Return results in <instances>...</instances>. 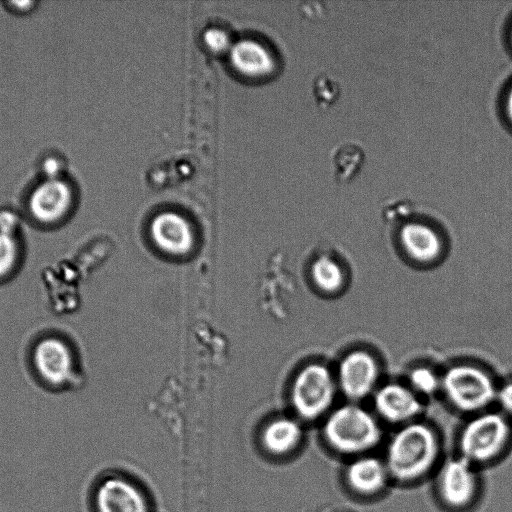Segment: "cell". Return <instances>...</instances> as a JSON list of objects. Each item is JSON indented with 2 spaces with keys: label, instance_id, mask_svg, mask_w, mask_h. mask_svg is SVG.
Masks as SVG:
<instances>
[{
  "label": "cell",
  "instance_id": "6da1fadb",
  "mask_svg": "<svg viewBox=\"0 0 512 512\" xmlns=\"http://www.w3.org/2000/svg\"><path fill=\"white\" fill-rule=\"evenodd\" d=\"M439 456L435 432L424 423L403 425L387 444L384 463L390 478L408 483L425 476Z\"/></svg>",
  "mask_w": 512,
  "mask_h": 512
},
{
  "label": "cell",
  "instance_id": "7a4b0ae2",
  "mask_svg": "<svg viewBox=\"0 0 512 512\" xmlns=\"http://www.w3.org/2000/svg\"><path fill=\"white\" fill-rule=\"evenodd\" d=\"M323 434L334 451L355 457L377 446L382 435L376 419L354 404L335 409L324 424Z\"/></svg>",
  "mask_w": 512,
  "mask_h": 512
},
{
  "label": "cell",
  "instance_id": "3957f363",
  "mask_svg": "<svg viewBox=\"0 0 512 512\" xmlns=\"http://www.w3.org/2000/svg\"><path fill=\"white\" fill-rule=\"evenodd\" d=\"M507 419L494 412L472 418L461 430L459 456L473 465L487 463L500 455L510 439Z\"/></svg>",
  "mask_w": 512,
  "mask_h": 512
},
{
  "label": "cell",
  "instance_id": "277c9868",
  "mask_svg": "<svg viewBox=\"0 0 512 512\" xmlns=\"http://www.w3.org/2000/svg\"><path fill=\"white\" fill-rule=\"evenodd\" d=\"M441 385L451 404L464 412L480 411L497 395L489 375L471 365L461 364L449 368Z\"/></svg>",
  "mask_w": 512,
  "mask_h": 512
},
{
  "label": "cell",
  "instance_id": "5b68a950",
  "mask_svg": "<svg viewBox=\"0 0 512 512\" xmlns=\"http://www.w3.org/2000/svg\"><path fill=\"white\" fill-rule=\"evenodd\" d=\"M334 394L335 383L329 370L320 364H310L295 379L292 399L303 418L315 419L328 410Z\"/></svg>",
  "mask_w": 512,
  "mask_h": 512
},
{
  "label": "cell",
  "instance_id": "8992f818",
  "mask_svg": "<svg viewBox=\"0 0 512 512\" xmlns=\"http://www.w3.org/2000/svg\"><path fill=\"white\" fill-rule=\"evenodd\" d=\"M478 484L475 465L458 456L444 463L438 475L437 488L445 505L461 509L473 502Z\"/></svg>",
  "mask_w": 512,
  "mask_h": 512
},
{
  "label": "cell",
  "instance_id": "52a82bcc",
  "mask_svg": "<svg viewBox=\"0 0 512 512\" xmlns=\"http://www.w3.org/2000/svg\"><path fill=\"white\" fill-rule=\"evenodd\" d=\"M377 379L378 365L366 351H352L339 364V387L349 399L359 400L366 397L373 390Z\"/></svg>",
  "mask_w": 512,
  "mask_h": 512
},
{
  "label": "cell",
  "instance_id": "ba28073f",
  "mask_svg": "<svg viewBox=\"0 0 512 512\" xmlns=\"http://www.w3.org/2000/svg\"><path fill=\"white\" fill-rule=\"evenodd\" d=\"M229 60L240 75L250 79H264L274 71L272 52L263 43L254 39H243L229 49Z\"/></svg>",
  "mask_w": 512,
  "mask_h": 512
},
{
  "label": "cell",
  "instance_id": "9c48e42d",
  "mask_svg": "<svg viewBox=\"0 0 512 512\" xmlns=\"http://www.w3.org/2000/svg\"><path fill=\"white\" fill-rule=\"evenodd\" d=\"M150 229L155 243L168 253L182 255L192 249V228L184 217L175 212L166 211L157 215Z\"/></svg>",
  "mask_w": 512,
  "mask_h": 512
},
{
  "label": "cell",
  "instance_id": "30bf717a",
  "mask_svg": "<svg viewBox=\"0 0 512 512\" xmlns=\"http://www.w3.org/2000/svg\"><path fill=\"white\" fill-rule=\"evenodd\" d=\"M344 475L348 487L363 496L379 493L390 478L384 460L368 454L356 456L347 465Z\"/></svg>",
  "mask_w": 512,
  "mask_h": 512
},
{
  "label": "cell",
  "instance_id": "8fae6325",
  "mask_svg": "<svg viewBox=\"0 0 512 512\" xmlns=\"http://www.w3.org/2000/svg\"><path fill=\"white\" fill-rule=\"evenodd\" d=\"M72 192L68 184L50 178L36 187L30 198V209L36 219L44 223L55 222L68 210Z\"/></svg>",
  "mask_w": 512,
  "mask_h": 512
},
{
  "label": "cell",
  "instance_id": "7c38bea8",
  "mask_svg": "<svg viewBox=\"0 0 512 512\" xmlns=\"http://www.w3.org/2000/svg\"><path fill=\"white\" fill-rule=\"evenodd\" d=\"M374 405L377 413L390 423L408 422L421 410L413 391L395 383L384 385L375 393Z\"/></svg>",
  "mask_w": 512,
  "mask_h": 512
},
{
  "label": "cell",
  "instance_id": "4fadbf2b",
  "mask_svg": "<svg viewBox=\"0 0 512 512\" xmlns=\"http://www.w3.org/2000/svg\"><path fill=\"white\" fill-rule=\"evenodd\" d=\"M34 363L40 375L52 384L64 383L71 377L72 355L59 339L42 340L35 348Z\"/></svg>",
  "mask_w": 512,
  "mask_h": 512
},
{
  "label": "cell",
  "instance_id": "5bb4252c",
  "mask_svg": "<svg viewBox=\"0 0 512 512\" xmlns=\"http://www.w3.org/2000/svg\"><path fill=\"white\" fill-rule=\"evenodd\" d=\"M96 503L99 512H147L140 492L119 478L107 479L99 486Z\"/></svg>",
  "mask_w": 512,
  "mask_h": 512
},
{
  "label": "cell",
  "instance_id": "9a60e30c",
  "mask_svg": "<svg viewBox=\"0 0 512 512\" xmlns=\"http://www.w3.org/2000/svg\"><path fill=\"white\" fill-rule=\"evenodd\" d=\"M399 237L405 252L415 261L431 262L441 253L442 243L439 235L425 223H406L402 226Z\"/></svg>",
  "mask_w": 512,
  "mask_h": 512
},
{
  "label": "cell",
  "instance_id": "2e32d148",
  "mask_svg": "<svg viewBox=\"0 0 512 512\" xmlns=\"http://www.w3.org/2000/svg\"><path fill=\"white\" fill-rule=\"evenodd\" d=\"M302 435L298 423L291 419H277L270 423L264 431L263 442L272 453L282 454L292 450Z\"/></svg>",
  "mask_w": 512,
  "mask_h": 512
},
{
  "label": "cell",
  "instance_id": "e0dca14e",
  "mask_svg": "<svg viewBox=\"0 0 512 512\" xmlns=\"http://www.w3.org/2000/svg\"><path fill=\"white\" fill-rule=\"evenodd\" d=\"M311 270L315 284L325 292L339 290L344 282L341 267L329 257L322 256L316 259Z\"/></svg>",
  "mask_w": 512,
  "mask_h": 512
},
{
  "label": "cell",
  "instance_id": "ac0fdd59",
  "mask_svg": "<svg viewBox=\"0 0 512 512\" xmlns=\"http://www.w3.org/2000/svg\"><path fill=\"white\" fill-rule=\"evenodd\" d=\"M334 165L339 180L352 178L363 164V152L355 144H343L334 154Z\"/></svg>",
  "mask_w": 512,
  "mask_h": 512
},
{
  "label": "cell",
  "instance_id": "d6986e66",
  "mask_svg": "<svg viewBox=\"0 0 512 512\" xmlns=\"http://www.w3.org/2000/svg\"><path fill=\"white\" fill-rule=\"evenodd\" d=\"M411 386L422 394H432L440 386L441 382L437 375L427 367L413 369L409 376Z\"/></svg>",
  "mask_w": 512,
  "mask_h": 512
},
{
  "label": "cell",
  "instance_id": "ffe728a7",
  "mask_svg": "<svg viewBox=\"0 0 512 512\" xmlns=\"http://www.w3.org/2000/svg\"><path fill=\"white\" fill-rule=\"evenodd\" d=\"M17 259V245L8 232H0V277L6 275Z\"/></svg>",
  "mask_w": 512,
  "mask_h": 512
},
{
  "label": "cell",
  "instance_id": "44dd1931",
  "mask_svg": "<svg viewBox=\"0 0 512 512\" xmlns=\"http://www.w3.org/2000/svg\"><path fill=\"white\" fill-rule=\"evenodd\" d=\"M204 41L214 52H222L232 46L228 33L220 28H209L204 34Z\"/></svg>",
  "mask_w": 512,
  "mask_h": 512
},
{
  "label": "cell",
  "instance_id": "7402d4cb",
  "mask_svg": "<svg viewBox=\"0 0 512 512\" xmlns=\"http://www.w3.org/2000/svg\"><path fill=\"white\" fill-rule=\"evenodd\" d=\"M496 396L504 411L512 416V382L502 386Z\"/></svg>",
  "mask_w": 512,
  "mask_h": 512
},
{
  "label": "cell",
  "instance_id": "603a6c76",
  "mask_svg": "<svg viewBox=\"0 0 512 512\" xmlns=\"http://www.w3.org/2000/svg\"><path fill=\"white\" fill-rule=\"evenodd\" d=\"M504 111L509 123L512 125V85L508 88L504 99Z\"/></svg>",
  "mask_w": 512,
  "mask_h": 512
},
{
  "label": "cell",
  "instance_id": "cb8c5ba5",
  "mask_svg": "<svg viewBox=\"0 0 512 512\" xmlns=\"http://www.w3.org/2000/svg\"><path fill=\"white\" fill-rule=\"evenodd\" d=\"M509 38H510V41H511V44H512V25L510 27Z\"/></svg>",
  "mask_w": 512,
  "mask_h": 512
}]
</instances>
